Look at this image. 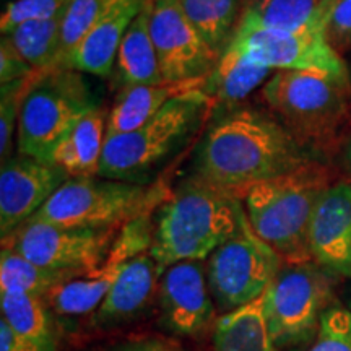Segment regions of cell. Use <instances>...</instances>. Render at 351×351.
Masks as SVG:
<instances>
[{
	"mask_svg": "<svg viewBox=\"0 0 351 351\" xmlns=\"http://www.w3.org/2000/svg\"><path fill=\"white\" fill-rule=\"evenodd\" d=\"M311 156L271 114L234 108L218 117L202 137L194 174L238 195L252 184L288 174Z\"/></svg>",
	"mask_w": 351,
	"mask_h": 351,
	"instance_id": "1",
	"label": "cell"
},
{
	"mask_svg": "<svg viewBox=\"0 0 351 351\" xmlns=\"http://www.w3.org/2000/svg\"><path fill=\"white\" fill-rule=\"evenodd\" d=\"M238 195L192 174L156 208L150 254L160 274L179 262L205 261L238 231Z\"/></svg>",
	"mask_w": 351,
	"mask_h": 351,
	"instance_id": "2",
	"label": "cell"
},
{
	"mask_svg": "<svg viewBox=\"0 0 351 351\" xmlns=\"http://www.w3.org/2000/svg\"><path fill=\"white\" fill-rule=\"evenodd\" d=\"M261 98L306 150H332L351 121L348 72L275 70Z\"/></svg>",
	"mask_w": 351,
	"mask_h": 351,
	"instance_id": "3",
	"label": "cell"
},
{
	"mask_svg": "<svg viewBox=\"0 0 351 351\" xmlns=\"http://www.w3.org/2000/svg\"><path fill=\"white\" fill-rule=\"evenodd\" d=\"M332 186L326 166L311 161L291 173L252 184L238 194L254 232L285 263L311 262L309 226L319 200Z\"/></svg>",
	"mask_w": 351,
	"mask_h": 351,
	"instance_id": "4",
	"label": "cell"
},
{
	"mask_svg": "<svg viewBox=\"0 0 351 351\" xmlns=\"http://www.w3.org/2000/svg\"><path fill=\"white\" fill-rule=\"evenodd\" d=\"M202 90L178 96L138 129L109 135L98 176L114 181L150 184L152 176L181 152L213 109Z\"/></svg>",
	"mask_w": 351,
	"mask_h": 351,
	"instance_id": "5",
	"label": "cell"
},
{
	"mask_svg": "<svg viewBox=\"0 0 351 351\" xmlns=\"http://www.w3.org/2000/svg\"><path fill=\"white\" fill-rule=\"evenodd\" d=\"M171 191L161 184H134L101 178H70L32 219L78 230H119L153 213Z\"/></svg>",
	"mask_w": 351,
	"mask_h": 351,
	"instance_id": "6",
	"label": "cell"
},
{
	"mask_svg": "<svg viewBox=\"0 0 351 351\" xmlns=\"http://www.w3.org/2000/svg\"><path fill=\"white\" fill-rule=\"evenodd\" d=\"M99 106L93 88L78 70L52 67L38 72L21 104L16 152L51 163L60 140Z\"/></svg>",
	"mask_w": 351,
	"mask_h": 351,
	"instance_id": "7",
	"label": "cell"
},
{
	"mask_svg": "<svg viewBox=\"0 0 351 351\" xmlns=\"http://www.w3.org/2000/svg\"><path fill=\"white\" fill-rule=\"evenodd\" d=\"M283 263L254 232L243 212L238 231L208 257L205 270L210 293L219 307L236 309L263 295Z\"/></svg>",
	"mask_w": 351,
	"mask_h": 351,
	"instance_id": "8",
	"label": "cell"
},
{
	"mask_svg": "<svg viewBox=\"0 0 351 351\" xmlns=\"http://www.w3.org/2000/svg\"><path fill=\"white\" fill-rule=\"evenodd\" d=\"M332 298L330 280L317 263H283L267 288V317L275 345L304 340Z\"/></svg>",
	"mask_w": 351,
	"mask_h": 351,
	"instance_id": "9",
	"label": "cell"
},
{
	"mask_svg": "<svg viewBox=\"0 0 351 351\" xmlns=\"http://www.w3.org/2000/svg\"><path fill=\"white\" fill-rule=\"evenodd\" d=\"M230 49L271 70L346 72L322 29L282 32L267 28L244 12L228 43Z\"/></svg>",
	"mask_w": 351,
	"mask_h": 351,
	"instance_id": "10",
	"label": "cell"
},
{
	"mask_svg": "<svg viewBox=\"0 0 351 351\" xmlns=\"http://www.w3.org/2000/svg\"><path fill=\"white\" fill-rule=\"evenodd\" d=\"M119 230H78L28 219L2 238V247L44 269L85 275L104 261Z\"/></svg>",
	"mask_w": 351,
	"mask_h": 351,
	"instance_id": "11",
	"label": "cell"
},
{
	"mask_svg": "<svg viewBox=\"0 0 351 351\" xmlns=\"http://www.w3.org/2000/svg\"><path fill=\"white\" fill-rule=\"evenodd\" d=\"M148 26L165 82H186L212 73L219 54L184 13L179 0H148Z\"/></svg>",
	"mask_w": 351,
	"mask_h": 351,
	"instance_id": "12",
	"label": "cell"
},
{
	"mask_svg": "<svg viewBox=\"0 0 351 351\" xmlns=\"http://www.w3.org/2000/svg\"><path fill=\"white\" fill-rule=\"evenodd\" d=\"M152 239V213L125 223L117 232L108 256L96 269L52 289L44 300L62 315H83L98 309L127 263L150 251Z\"/></svg>",
	"mask_w": 351,
	"mask_h": 351,
	"instance_id": "13",
	"label": "cell"
},
{
	"mask_svg": "<svg viewBox=\"0 0 351 351\" xmlns=\"http://www.w3.org/2000/svg\"><path fill=\"white\" fill-rule=\"evenodd\" d=\"M70 179L56 165L15 155L0 171V232L2 238L32 219Z\"/></svg>",
	"mask_w": 351,
	"mask_h": 351,
	"instance_id": "14",
	"label": "cell"
},
{
	"mask_svg": "<svg viewBox=\"0 0 351 351\" xmlns=\"http://www.w3.org/2000/svg\"><path fill=\"white\" fill-rule=\"evenodd\" d=\"M160 301L165 326L181 335H197L213 317L207 270L200 261L171 265L161 275Z\"/></svg>",
	"mask_w": 351,
	"mask_h": 351,
	"instance_id": "15",
	"label": "cell"
},
{
	"mask_svg": "<svg viewBox=\"0 0 351 351\" xmlns=\"http://www.w3.org/2000/svg\"><path fill=\"white\" fill-rule=\"evenodd\" d=\"M313 261L328 274L351 278V182L332 184L309 226Z\"/></svg>",
	"mask_w": 351,
	"mask_h": 351,
	"instance_id": "16",
	"label": "cell"
},
{
	"mask_svg": "<svg viewBox=\"0 0 351 351\" xmlns=\"http://www.w3.org/2000/svg\"><path fill=\"white\" fill-rule=\"evenodd\" d=\"M145 3L147 0H114L60 67L99 78L111 77L122 39Z\"/></svg>",
	"mask_w": 351,
	"mask_h": 351,
	"instance_id": "17",
	"label": "cell"
},
{
	"mask_svg": "<svg viewBox=\"0 0 351 351\" xmlns=\"http://www.w3.org/2000/svg\"><path fill=\"white\" fill-rule=\"evenodd\" d=\"M205 80L207 77L197 78V80L161 82L155 85L119 88L111 111H109L108 137L138 129L145 122L155 117L174 98L186 95L189 91L202 90Z\"/></svg>",
	"mask_w": 351,
	"mask_h": 351,
	"instance_id": "18",
	"label": "cell"
},
{
	"mask_svg": "<svg viewBox=\"0 0 351 351\" xmlns=\"http://www.w3.org/2000/svg\"><path fill=\"white\" fill-rule=\"evenodd\" d=\"M108 117L103 106L88 112L54 148L51 163L69 178L98 176L108 138Z\"/></svg>",
	"mask_w": 351,
	"mask_h": 351,
	"instance_id": "19",
	"label": "cell"
},
{
	"mask_svg": "<svg viewBox=\"0 0 351 351\" xmlns=\"http://www.w3.org/2000/svg\"><path fill=\"white\" fill-rule=\"evenodd\" d=\"M158 278H161V274L150 251L132 258L96 309V322H121L137 314L150 301Z\"/></svg>",
	"mask_w": 351,
	"mask_h": 351,
	"instance_id": "20",
	"label": "cell"
},
{
	"mask_svg": "<svg viewBox=\"0 0 351 351\" xmlns=\"http://www.w3.org/2000/svg\"><path fill=\"white\" fill-rule=\"evenodd\" d=\"M215 351H275L269 317L267 289L247 304L228 311L217 320Z\"/></svg>",
	"mask_w": 351,
	"mask_h": 351,
	"instance_id": "21",
	"label": "cell"
},
{
	"mask_svg": "<svg viewBox=\"0 0 351 351\" xmlns=\"http://www.w3.org/2000/svg\"><path fill=\"white\" fill-rule=\"evenodd\" d=\"M112 75L119 88L165 82L148 26V0L122 39Z\"/></svg>",
	"mask_w": 351,
	"mask_h": 351,
	"instance_id": "22",
	"label": "cell"
},
{
	"mask_svg": "<svg viewBox=\"0 0 351 351\" xmlns=\"http://www.w3.org/2000/svg\"><path fill=\"white\" fill-rule=\"evenodd\" d=\"M275 70L245 59L244 56L226 47L219 56L212 73L202 88L205 95L225 108L238 106L257 88L265 85Z\"/></svg>",
	"mask_w": 351,
	"mask_h": 351,
	"instance_id": "23",
	"label": "cell"
},
{
	"mask_svg": "<svg viewBox=\"0 0 351 351\" xmlns=\"http://www.w3.org/2000/svg\"><path fill=\"white\" fill-rule=\"evenodd\" d=\"M337 0H254L245 13L267 28L282 32L322 29Z\"/></svg>",
	"mask_w": 351,
	"mask_h": 351,
	"instance_id": "24",
	"label": "cell"
},
{
	"mask_svg": "<svg viewBox=\"0 0 351 351\" xmlns=\"http://www.w3.org/2000/svg\"><path fill=\"white\" fill-rule=\"evenodd\" d=\"M77 271L51 270L39 267L20 254L2 247L0 254V293H26L46 298L52 289L78 278Z\"/></svg>",
	"mask_w": 351,
	"mask_h": 351,
	"instance_id": "25",
	"label": "cell"
},
{
	"mask_svg": "<svg viewBox=\"0 0 351 351\" xmlns=\"http://www.w3.org/2000/svg\"><path fill=\"white\" fill-rule=\"evenodd\" d=\"M2 319L13 332L46 351H56L54 330L46 300L26 293H0Z\"/></svg>",
	"mask_w": 351,
	"mask_h": 351,
	"instance_id": "26",
	"label": "cell"
},
{
	"mask_svg": "<svg viewBox=\"0 0 351 351\" xmlns=\"http://www.w3.org/2000/svg\"><path fill=\"white\" fill-rule=\"evenodd\" d=\"M64 15L65 13L54 19L28 21L2 36L8 39V43L34 70L44 72V70L57 67Z\"/></svg>",
	"mask_w": 351,
	"mask_h": 351,
	"instance_id": "27",
	"label": "cell"
},
{
	"mask_svg": "<svg viewBox=\"0 0 351 351\" xmlns=\"http://www.w3.org/2000/svg\"><path fill=\"white\" fill-rule=\"evenodd\" d=\"M179 3L205 41L221 56L238 25L239 0H179Z\"/></svg>",
	"mask_w": 351,
	"mask_h": 351,
	"instance_id": "28",
	"label": "cell"
},
{
	"mask_svg": "<svg viewBox=\"0 0 351 351\" xmlns=\"http://www.w3.org/2000/svg\"><path fill=\"white\" fill-rule=\"evenodd\" d=\"M114 0H72L62 20V33H60V54L57 67L65 62L78 43L86 36L103 13L111 7Z\"/></svg>",
	"mask_w": 351,
	"mask_h": 351,
	"instance_id": "29",
	"label": "cell"
},
{
	"mask_svg": "<svg viewBox=\"0 0 351 351\" xmlns=\"http://www.w3.org/2000/svg\"><path fill=\"white\" fill-rule=\"evenodd\" d=\"M36 75L38 72L23 80L0 85V156H2V163L12 158L13 142H16L15 135L19 130L21 104H23L29 85Z\"/></svg>",
	"mask_w": 351,
	"mask_h": 351,
	"instance_id": "30",
	"label": "cell"
},
{
	"mask_svg": "<svg viewBox=\"0 0 351 351\" xmlns=\"http://www.w3.org/2000/svg\"><path fill=\"white\" fill-rule=\"evenodd\" d=\"M70 2L72 0H12L0 16V32L5 34L28 21L47 20L62 15Z\"/></svg>",
	"mask_w": 351,
	"mask_h": 351,
	"instance_id": "31",
	"label": "cell"
},
{
	"mask_svg": "<svg viewBox=\"0 0 351 351\" xmlns=\"http://www.w3.org/2000/svg\"><path fill=\"white\" fill-rule=\"evenodd\" d=\"M309 351H351V313L340 306L327 307Z\"/></svg>",
	"mask_w": 351,
	"mask_h": 351,
	"instance_id": "32",
	"label": "cell"
},
{
	"mask_svg": "<svg viewBox=\"0 0 351 351\" xmlns=\"http://www.w3.org/2000/svg\"><path fill=\"white\" fill-rule=\"evenodd\" d=\"M326 38L339 56L351 49V0H337L327 20Z\"/></svg>",
	"mask_w": 351,
	"mask_h": 351,
	"instance_id": "33",
	"label": "cell"
},
{
	"mask_svg": "<svg viewBox=\"0 0 351 351\" xmlns=\"http://www.w3.org/2000/svg\"><path fill=\"white\" fill-rule=\"evenodd\" d=\"M36 72L38 70L26 62L15 47L8 43V39L2 36L0 39V85L23 80Z\"/></svg>",
	"mask_w": 351,
	"mask_h": 351,
	"instance_id": "34",
	"label": "cell"
},
{
	"mask_svg": "<svg viewBox=\"0 0 351 351\" xmlns=\"http://www.w3.org/2000/svg\"><path fill=\"white\" fill-rule=\"evenodd\" d=\"M0 351H46L41 346L33 343L32 340L25 339L13 332L5 320H0Z\"/></svg>",
	"mask_w": 351,
	"mask_h": 351,
	"instance_id": "35",
	"label": "cell"
},
{
	"mask_svg": "<svg viewBox=\"0 0 351 351\" xmlns=\"http://www.w3.org/2000/svg\"><path fill=\"white\" fill-rule=\"evenodd\" d=\"M119 351H181V350L161 340H143V341H135V343L122 346Z\"/></svg>",
	"mask_w": 351,
	"mask_h": 351,
	"instance_id": "36",
	"label": "cell"
}]
</instances>
